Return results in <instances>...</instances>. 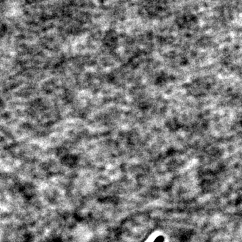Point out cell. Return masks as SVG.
I'll use <instances>...</instances> for the list:
<instances>
[{"mask_svg":"<svg viewBox=\"0 0 242 242\" xmlns=\"http://www.w3.org/2000/svg\"><path fill=\"white\" fill-rule=\"evenodd\" d=\"M164 239H164V237L163 235H159L153 241V242H164Z\"/></svg>","mask_w":242,"mask_h":242,"instance_id":"6da1fadb","label":"cell"}]
</instances>
